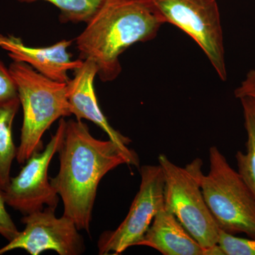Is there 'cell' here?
I'll list each match as a JSON object with an SVG mask.
<instances>
[{
	"label": "cell",
	"instance_id": "ba28073f",
	"mask_svg": "<svg viewBox=\"0 0 255 255\" xmlns=\"http://www.w3.org/2000/svg\"><path fill=\"white\" fill-rule=\"evenodd\" d=\"M67 121L60 119L58 128L44 149L28 159L17 176L11 177L4 191L5 202L23 216L41 211L44 206L56 209L59 195L48 176L51 159L58 152L66 129Z\"/></svg>",
	"mask_w": 255,
	"mask_h": 255
},
{
	"label": "cell",
	"instance_id": "7a4b0ae2",
	"mask_svg": "<svg viewBox=\"0 0 255 255\" xmlns=\"http://www.w3.org/2000/svg\"><path fill=\"white\" fill-rule=\"evenodd\" d=\"M163 21L147 0H104L76 40L80 59L93 60L102 82L116 80L121 55L157 36Z\"/></svg>",
	"mask_w": 255,
	"mask_h": 255
},
{
	"label": "cell",
	"instance_id": "2e32d148",
	"mask_svg": "<svg viewBox=\"0 0 255 255\" xmlns=\"http://www.w3.org/2000/svg\"><path fill=\"white\" fill-rule=\"evenodd\" d=\"M218 246L223 255H255V238H243L220 231Z\"/></svg>",
	"mask_w": 255,
	"mask_h": 255
},
{
	"label": "cell",
	"instance_id": "7c38bea8",
	"mask_svg": "<svg viewBox=\"0 0 255 255\" xmlns=\"http://www.w3.org/2000/svg\"><path fill=\"white\" fill-rule=\"evenodd\" d=\"M137 246L153 248L163 255H211L164 206Z\"/></svg>",
	"mask_w": 255,
	"mask_h": 255
},
{
	"label": "cell",
	"instance_id": "6da1fadb",
	"mask_svg": "<svg viewBox=\"0 0 255 255\" xmlns=\"http://www.w3.org/2000/svg\"><path fill=\"white\" fill-rule=\"evenodd\" d=\"M59 172L50 179L62 198L64 216L73 220L79 231L90 233L92 210L102 178L127 157L112 140L95 138L82 120L66 123L65 136L58 151Z\"/></svg>",
	"mask_w": 255,
	"mask_h": 255
},
{
	"label": "cell",
	"instance_id": "ac0fdd59",
	"mask_svg": "<svg viewBox=\"0 0 255 255\" xmlns=\"http://www.w3.org/2000/svg\"><path fill=\"white\" fill-rule=\"evenodd\" d=\"M18 90L9 68L0 60V102L18 97Z\"/></svg>",
	"mask_w": 255,
	"mask_h": 255
},
{
	"label": "cell",
	"instance_id": "e0dca14e",
	"mask_svg": "<svg viewBox=\"0 0 255 255\" xmlns=\"http://www.w3.org/2000/svg\"><path fill=\"white\" fill-rule=\"evenodd\" d=\"M4 191L0 189V235L8 241H12L20 231L6 211Z\"/></svg>",
	"mask_w": 255,
	"mask_h": 255
},
{
	"label": "cell",
	"instance_id": "4fadbf2b",
	"mask_svg": "<svg viewBox=\"0 0 255 255\" xmlns=\"http://www.w3.org/2000/svg\"><path fill=\"white\" fill-rule=\"evenodd\" d=\"M19 98L0 102V189L9 184L11 164L17 155L12 137V126L20 107Z\"/></svg>",
	"mask_w": 255,
	"mask_h": 255
},
{
	"label": "cell",
	"instance_id": "3957f363",
	"mask_svg": "<svg viewBox=\"0 0 255 255\" xmlns=\"http://www.w3.org/2000/svg\"><path fill=\"white\" fill-rule=\"evenodd\" d=\"M9 70L17 87L23 120L16 161L24 164L34 152L43 150L42 137L55 121L72 115L67 83L47 78L31 65L13 61Z\"/></svg>",
	"mask_w": 255,
	"mask_h": 255
},
{
	"label": "cell",
	"instance_id": "30bf717a",
	"mask_svg": "<svg viewBox=\"0 0 255 255\" xmlns=\"http://www.w3.org/2000/svg\"><path fill=\"white\" fill-rule=\"evenodd\" d=\"M98 68L92 60H84L80 68L74 70V78L67 82V95L72 114L77 120L86 119L98 126L108 135L127 157L128 165L140 168L136 152L129 148L131 140L115 130L101 110L94 87Z\"/></svg>",
	"mask_w": 255,
	"mask_h": 255
},
{
	"label": "cell",
	"instance_id": "9a60e30c",
	"mask_svg": "<svg viewBox=\"0 0 255 255\" xmlns=\"http://www.w3.org/2000/svg\"><path fill=\"white\" fill-rule=\"evenodd\" d=\"M22 3L45 1L60 10L61 23H87L97 12L104 0H16Z\"/></svg>",
	"mask_w": 255,
	"mask_h": 255
},
{
	"label": "cell",
	"instance_id": "8992f818",
	"mask_svg": "<svg viewBox=\"0 0 255 255\" xmlns=\"http://www.w3.org/2000/svg\"><path fill=\"white\" fill-rule=\"evenodd\" d=\"M164 23L185 32L204 50L223 81L227 79L216 0H147Z\"/></svg>",
	"mask_w": 255,
	"mask_h": 255
},
{
	"label": "cell",
	"instance_id": "52a82bcc",
	"mask_svg": "<svg viewBox=\"0 0 255 255\" xmlns=\"http://www.w3.org/2000/svg\"><path fill=\"white\" fill-rule=\"evenodd\" d=\"M140 172V188L127 217L117 229L101 235L97 244L101 255H121L137 246L164 206V178L160 166L143 165Z\"/></svg>",
	"mask_w": 255,
	"mask_h": 255
},
{
	"label": "cell",
	"instance_id": "5bb4252c",
	"mask_svg": "<svg viewBox=\"0 0 255 255\" xmlns=\"http://www.w3.org/2000/svg\"><path fill=\"white\" fill-rule=\"evenodd\" d=\"M240 100L243 106L248 139L246 152L239 150L236 155L238 172L255 197V100L250 97Z\"/></svg>",
	"mask_w": 255,
	"mask_h": 255
},
{
	"label": "cell",
	"instance_id": "9c48e42d",
	"mask_svg": "<svg viewBox=\"0 0 255 255\" xmlns=\"http://www.w3.org/2000/svg\"><path fill=\"white\" fill-rule=\"evenodd\" d=\"M55 209L47 207L26 215L21 219L23 231L0 248V255L14 250H24L31 255L46 251L60 255H79L85 253V245L79 229L68 216L56 217Z\"/></svg>",
	"mask_w": 255,
	"mask_h": 255
},
{
	"label": "cell",
	"instance_id": "277c9868",
	"mask_svg": "<svg viewBox=\"0 0 255 255\" xmlns=\"http://www.w3.org/2000/svg\"><path fill=\"white\" fill-rule=\"evenodd\" d=\"M164 178V206L176 216L191 236L211 255H223L219 243L220 228L206 204L201 186L202 160L196 158L185 167L158 156Z\"/></svg>",
	"mask_w": 255,
	"mask_h": 255
},
{
	"label": "cell",
	"instance_id": "d6986e66",
	"mask_svg": "<svg viewBox=\"0 0 255 255\" xmlns=\"http://www.w3.org/2000/svg\"><path fill=\"white\" fill-rule=\"evenodd\" d=\"M234 93L236 98L250 97L255 100V70H252L248 73Z\"/></svg>",
	"mask_w": 255,
	"mask_h": 255
},
{
	"label": "cell",
	"instance_id": "5b68a950",
	"mask_svg": "<svg viewBox=\"0 0 255 255\" xmlns=\"http://www.w3.org/2000/svg\"><path fill=\"white\" fill-rule=\"evenodd\" d=\"M201 186L220 230L255 238V197L216 146L210 147L209 171Z\"/></svg>",
	"mask_w": 255,
	"mask_h": 255
},
{
	"label": "cell",
	"instance_id": "8fae6325",
	"mask_svg": "<svg viewBox=\"0 0 255 255\" xmlns=\"http://www.w3.org/2000/svg\"><path fill=\"white\" fill-rule=\"evenodd\" d=\"M72 43L73 41L62 40L50 46L31 47L18 37L0 33V48L6 50L13 61L27 63L47 78L63 83L70 80L68 71L80 68L84 62L80 58L71 59L68 50Z\"/></svg>",
	"mask_w": 255,
	"mask_h": 255
}]
</instances>
